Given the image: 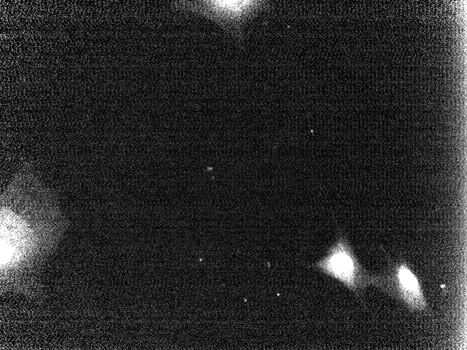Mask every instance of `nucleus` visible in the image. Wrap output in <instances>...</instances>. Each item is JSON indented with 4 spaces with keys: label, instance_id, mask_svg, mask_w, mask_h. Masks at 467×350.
Returning a JSON list of instances; mask_svg holds the SVG:
<instances>
[{
    "label": "nucleus",
    "instance_id": "f257e3e1",
    "mask_svg": "<svg viewBox=\"0 0 467 350\" xmlns=\"http://www.w3.org/2000/svg\"><path fill=\"white\" fill-rule=\"evenodd\" d=\"M311 266L342 283L359 298L372 285L373 274L361 264L347 238L342 233L326 255Z\"/></svg>",
    "mask_w": 467,
    "mask_h": 350
},
{
    "label": "nucleus",
    "instance_id": "f03ea898",
    "mask_svg": "<svg viewBox=\"0 0 467 350\" xmlns=\"http://www.w3.org/2000/svg\"><path fill=\"white\" fill-rule=\"evenodd\" d=\"M389 297L401 302L412 312H423L428 303L418 275L404 259L387 258L385 272L373 274L372 285Z\"/></svg>",
    "mask_w": 467,
    "mask_h": 350
},
{
    "label": "nucleus",
    "instance_id": "7ed1b4c3",
    "mask_svg": "<svg viewBox=\"0 0 467 350\" xmlns=\"http://www.w3.org/2000/svg\"><path fill=\"white\" fill-rule=\"evenodd\" d=\"M26 221L11 210H1V267L10 268L20 262L31 245Z\"/></svg>",
    "mask_w": 467,
    "mask_h": 350
}]
</instances>
